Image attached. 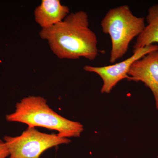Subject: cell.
<instances>
[{"mask_svg":"<svg viewBox=\"0 0 158 158\" xmlns=\"http://www.w3.org/2000/svg\"><path fill=\"white\" fill-rule=\"evenodd\" d=\"M39 34L59 59L84 58L93 61L98 55L97 37L89 27L85 11L71 12L61 22L41 29Z\"/></svg>","mask_w":158,"mask_h":158,"instance_id":"obj_1","label":"cell"},{"mask_svg":"<svg viewBox=\"0 0 158 158\" xmlns=\"http://www.w3.org/2000/svg\"><path fill=\"white\" fill-rule=\"evenodd\" d=\"M6 119L9 122L25 123L28 127L55 130L62 138L80 137L84 130L81 123L62 117L49 106L44 98L40 96L23 98L16 104L14 113L6 115Z\"/></svg>","mask_w":158,"mask_h":158,"instance_id":"obj_2","label":"cell"},{"mask_svg":"<svg viewBox=\"0 0 158 158\" xmlns=\"http://www.w3.org/2000/svg\"><path fill=\"white\" fill-rule=\"evenodd\" d=\"M101 26L102 32L111 38V63L124 56L132 40L145 27L144 18L134 15L128 5L110 9L102 20Z\"/></svg>","mask_w":158,"mask_h":158,"instance_id":"obj_3","label":"cell"},{"mask_svg":"<svg viewBox=\"0 0 158 158\" xmlns=\"http://www.w3.org/2000/svg\"><path fill=\"white\" fill-rule=\"evenodd\" d=\"M4 140L9 149V158H40L47 150L71 142L57 134L41 132L33 127H28L19 136H5Z\"/></svg>","mask_w":158,"mask_h":158,"instance_id":"obj_4","label":"cell"},{"mask_svg":"<svg viewBox=\"0 0 158 158\" xmlns=\"http://www.w3.org/2000/svg\"><path fill=\"white\" fill-rule=\"evenodd\" d=\"M157 50H158V45L152 44L134 51L129 58L116 64L103 66L86 65L84 66V69L99 76L103 81L101 93L109 94L118 82L124 79H128V73L134 62L150 52Z\"/></svg>","mask_w":158,"mask_h":158,"instance_id":"obj_5","label":"cell"},{"mask_svg":"<svg viewBox=\"0 0 158 158\" xmlns=\"http://www.w3.org/2000/svg\"><path fill=\"white\" fill-rule=\"evenodd\" d=\"M128 75V81L142 82L150 89L158 109V50L150 52L134 62Z\"/></svg>","mask_w":158,"mask_h":158,"instance_id":"obj_6","label":"cell"},{"mask_svg":"<svg viewBox=\"0 0 158 158\" xmlns=\"http://www.w3.org/2000/svg\"><path fill=\"white\" fill-rule=\"evenodd\" d=\"M69 13V8L59 0H43L34 10V18L41 29H47L61 22Z\"/></svg>","mask_w":158,"mask_h":158,"instance_id":"obj_7","label":"cell"},{"mask_svg":"<svg viewBox=\"0 0 158 158\" xmlns=\"http://www.w3.org/2000/svg\"><path fill=\"white\" fill-rule=\"evenodd\" d=\"M146 21L148 25L137 37L133 46V52L155 43L158 44V4L148 9Z\"/></svg>","mask_w":158,"mask_h":158,"instance_id":"obj_8","label":"cell"},{"mask_svg":"<svg viewBox=\"0 0 158 158\" xmlns=\"http://www.w3.org/2000/svg\"><path fill=\"white\" fill-rule=\"evenodd\" d=\"M9 156V152L7 144L0 139V158H6Z\"/></svg>","mask_w":158,"mask_h":158,"instance_id":"obj_9","label":"cell"},{"mask_svg":"<svg viewBox=\"0 0 158 158\" xmlns=\"http://www.w3.org/2000/svg\"></svg>","mask_w":158,"mask_h":158,"instance_id":"obj_10","label":"cell"}]
</instances>
